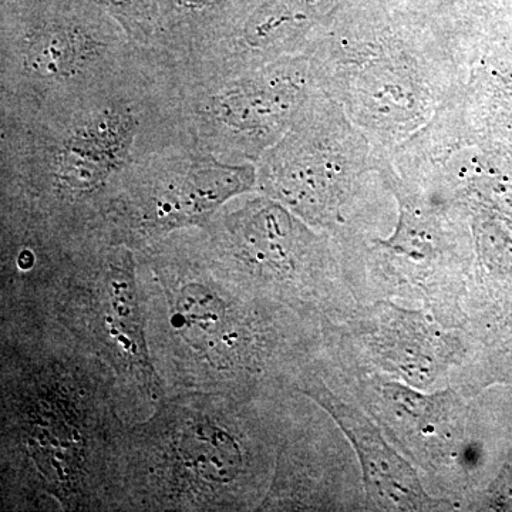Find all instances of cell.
Masks as SVG:
<instances>
[{
  "label": "cell",
  "mask_w": 512,
  "mask_h": 512,
  "mask_svg": "<svg viewBox=\"0 0 512 512\" xmlns=\"http://www.w3.org/2000/svg\"><path fill=\"white\" fill-rule=\"evenodd\" d=\"M181 456L187 470L198 480L225 484L234 480L241 470V451L228 433L215 426L195 424L184 437Z\"/></svg>",
  "instance_id": "obj_4"
},
{
  "label": "cell",
  "mask_w": 512,
  "mask_h": 512,
  "mask_svg": "<svg viewBox=\"0 0 512 512\" xmlns=\"http://www.w3.org/2000/svg\"><path fill=\"white\" fill-rule=\"evenodd\" d=\"M110 3H116V5H120L121 2H126V0H107Z\"/></svg>",
  "instance_id": "obj_7"
},
{
  "label": "cell",
  "mask_w": 512,
  "mask_h": 512,
  "mask_svg": "<svg viewBox=\"0 0 512 512\" xmlns=\"http://www.w3.org/2000/svg\"><path fill=\"white\" fill-rule=\"evenodd\" d=\"M106 303L103 308V325L111 342L120 349L137 376L153 386V367L148 362L146 343L141 330L140 312L130 266L111 269L106 282Z\"/></svg>",
  "instance_id": "obj_2"
},
{
  "label": "cell",
  "mask_w": 512,
  "mask_h": 512,
  "mask_svg": "<svg viewBox=\"0 0 512 512\" xmlns=\"http://www.w3.org/2000/svg\"><path fill=\"white\" fill-rule=\"evenodd\" d=\"M288 107V99H282L271 87L248 84L222 97L217 110L221 119L245 130L265 126L269 120L278 119Z\"/></svg>",
  "instance_id": "obj_6"
},
{
  "label": "cell",
  "mask_w": 512,
  "mask_h": 512,
  "mask_svg": "<svg viewBox=\"0 0 512 512\" xmlns=\"http://www.w3.org/2000/svg\"><path fill=\"white\" fill-rule=\"evenodd\" d=\"M97 46L82 28L63 19L39 22L26 36V63L39 76L66 77L86 64Z\"/></svg>",
  "instance_id": "obj_3"
},
{
  "label": "cell",
  "mask_w": 512,
  "mask_h": 512,
  "mask_svg": "<svg viewBox=\"0 0 512 512\" xmlns=\"http://www.w3.org/2000/svg\"><path fill=\"white\" fill-rule=\"evenodd\" d=\"M332 414L356 448L369 494L383 507L396 510L427 508L434 501L424 493L412 467L384 443L376 427L352 407L346 406L323 386L305 390Z\"/></svg>",
  "instance_id": "obj_1"
},
{
  "label": "cell",
  "mask_w": 512,
  "mask_h": 512,
  "mask_svg": "<svg viewBox=\"0 0 512 512\" xmlns=\"http://www.w3.org/2000/svg\"><path fill=\"white\" fill-rule=\"evenodd\" d=\"M117 127L119 121L101 117L74 140L69 151L72 163L66 170L74 184L96 183L120 157L124 134Z\"/></svg>",
  "instance_id": "obj_5"
}]
</instances>
